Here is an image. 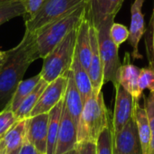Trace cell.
<instances>
[{
    "instance_id": "cell-27",
    "label": "cell",
    "mask_w": 154,
    "mask_h": 154,
    "mask_svg": "<svg viewBox=\"0 0 154 154\" xmlns=\"http://www.w3.org/2000/svg\"><path fill=\"white\" fill-rule=\"evenodd\" d=\"M145 32V47L149 60V67L154 69V6L148 29Z\"/></svg>"
},
{
    "instance_id": "cell-2",
    "label": "cell",
    "mask_w": 154,
    "mask_h": 154,
    "mask_svg": "<svg viewBox=\"0 0 154 154\" xmlns=\"http://www.w3.org/2000/svg\"><path fill=\"white\" fill-rule=\"evenodd\" d=\"M111 119L102 91L92 96L84 103L78 124V143L91 142L97 143L101 133L110 126Z\"/></svg>"
},
{
    "instance_id": "cell-7",
    "label": "cell",
    "mask_w": 154,
    "mask_h": 154,
    "mask_svg": "<svg viewBox=\"0 0 154 154\" xmlns=\"http://www.w3.org/2000/svg\"><path fill=\"white\" fill-rule=\"evenodd\" d=\"M115 109L110 124L112 141L134 116L136 103L134 97L126 90H125L119 84L115 86Z\"/></svg>"
},
{
    "instance_id": "cell-16",
    "label": "cell",
    "mask_w": 154,
    "mask_h": 154,
    "mask_svg": "<svg viewBox=\"0 0 154 154\" xmlns=\"http://www.w3.org/2000/svg\"><path fill=\"white\" fill-rule=\"evenodd\" d=\"M64 104L78 128V124L82 113L84 103L81 95L75 84L74 78L70 69L68 72V85L64 96Z\"/></svg>"
},
{
    "instance_id": "cell-39",
    "label": "cell",
    "mask_w": 154,
    "mask_h": 154,
    "mask_svg": "<svg viewBox=\"0 0 154 154\" xmlns=\"http://www.w3.org/2000/svg\"><path fill=\"white\" fill-rule=\"evenodd\" d=\"M6 1H9V0H0V3H3V2H6Z\"/></svg>"
},
{
    "instance_id": "cell-11",
    "label": "cell",
    "mask_w": 154,
    "mask_h": 154,
    "mask_svg": "<svg viewBox=\"0 0 154 154\" xmlns=\"http://www.w3.org/2000/svg\"><path fill=\"white\" fill-rule=\"evenodd\" d=\"M143 3L144 0H134L131 5V23L128 41L133 49L131 56L134 60L143 59V55L139 52V43L146 31L144 15L143 13Z\"/></svg>"
},
{
    "instance_id": "cell-24",
    "label": "cell",
    "mask_w": 154,
    "mask_h": 154,
    "mask_svg": "<svg viewBox=\"0 0 154 154\" xmlns=\"http://www.w3.org/2000/svg\"><path fill=\"white\" fill-rule=\"evenodd\" d=\"M25 10L21 0H9L0 3V25L9 20L24 15Z\"/></svg>"
},
{
    "instance_id": "cell-26",
    "label": "cell",
    "mask_w": 154,
    "mask_h": 154,
    "mask_svg": "<svg viewBox=\"0 0 154 154\" xmlns=\"http://www.w3.org/2000/svg\"><path fill=\"white\" fill-rule=\"evenodd\" d=\"M138 87L142 95L145 89H149L150 93L154 94V69L151 67L143 68L140 69L138 79Z\"/></svg>"
},
{
    "instance_id": "cell-4",
    "label": "cell",
    "mask_w": 154,
    "mask_h": 154,
    "mask_svg": "<svg viewBox=\"0 0 154 154\" xmlns=\"http://www.w3.org/2000/svg\"><path fill=\"white\" fill-rule=\"evenodd\" d=\"M115 18L116 17L114 16H106L95 22L89 20L95 25L97 32L98 49L103 67L104 84L112 82L114 87L118 84V71L122 64L118 54L119 47H117L112 41L109 33L110 27L115 22Z\"/></svg>"
},
{
    "instance_id": "cell-31",
    "label": "cell",
    "mask_w": 154,
    "mask_h": 154,
    "mask_svg": "<svg viewBox=\"0 0 154 154\" xmlns=\"http://www.w3.org/2000/svg\"><path fill=\"white\" fill-rule=\"evenodd\" d=\"M46 0H21L24 10V21L31 20L35 16V14L41 10L42 6Z\"/></svg>"
},
{
    "instance_id": "cell-10",
    "label": "cell",
    "mask_w": 154,
    "mask_h": 154,
    "mask_svg": "<svg viewBox=\"0 0 154 154\" xmlns=\"http://www.w3.org/2000/svg\"><path fill=\"white\" fill-rule=\"evenodd\" d=\"M49 113L29 117L26 123V140L40 154H46Z\"/></svg>"
},
{
    "instance_id": "cell-1",
    "label": "cell",
    "mask_w": 154,
    "mask_h": 154,
    "mask_svg": "<svg viewBox=\"0 0 154 154\" xmlns=\"http://www.w3.org/2000/svg\"><path fill=\"white\" fill-rule=\"evenodd\" d=\"M5 60L0 69V112L9 106L14 91L30 65L40 59L33 32H24L21 42L5 51Z\"/></svg>"
},
{
    "instance_id": "cell-23",
    "label": "cell",
    "mask_w": 154,
    "mask_h": 154,
    "mask_svg": "<svg viewBox=\"0 0 154 154\" xmlns=\"http://www.w3.org/2000/svg\"><path fill=\"white\" fill-rule=\"evenodd\" d=\"M41 75L40 73L28 79L25 80H22L19 85L17 86L14 94L12 97V100L10 102L9 107L11 108V110L15 113L16 110L19 108V106H21V104L23 103V101L27 97V96L33 90V88L36 87V85L39 83V81L41 80Z\"/></svg>"
},
{
    "instance_id": "cell-28",
    "label": "cell",
    "mask_w": 154,
    "mask_h": 154,
    "mask_svg": "<svg viewBox=\"0 0 154 154\" xmlns=\"http://www.w3.org/2000/svg\"><path fill=\"white\" fill-rule=\"evenodd\" d=\"M109 33L112 41L115 42V44L117 47H120L121 44L126 42L129 39V34H130L129 29L125 25L115 22L112 23L110 27Z\"/></svg>"
},
{
    "instance_id": "cell-21",
    "label": "cell",
    "mask_w": 154,
    "mask_h": 154,
    "mask_svg": "<svg viewBox=\"0 0 154 154\" xmlns=\"http://www.w3.org/2000/svg\"><path fill=\"white\" fill-rule=\"evenodd\" d=\"M26 123L27 119L17 121L4 136L3 141L5 147V152H11L21 149L26 138Z\"/></svg>"
},
{
    "instance_id": "cell-8",
    "label": "cell",
    "mask_w": 154,
    "mask_h": 154,
    "mask_svg": "<svg viewBox=\"0 0 154 154\" xmlns=\"http://www.w3.org/2000/svg\"><path fill=\"white\" fill-rule=\"evenodd\" d=\"M68 85V73L49 83L42 92L39 101L31 112L30 117L49 113L62 98H64Z\"/></svg>"
},
{
    "instance_id": "cell-18",
    "label": "cell",
    "mask_w": 154,
    "mask_h": 154,
    "mask_svg": "<svg viewBox=\"0 0 154 154\" xmlns=\"http://www.w3.org/2000/svg\"><path fill=\"white\" fill-rule=\"evenodd\" d=\"M75 84L81 95L83 103H85L93 94V87L88 70L81 65L76 53L74 55L70 67Z\"/></svg>"
},
{
    "instance_id": "cell-12",
    "label": "cell",
    "mask_w": 154,
    "mask_h": 154,
    "mask_svg": "<svg viewBox=\"0 0 154 154\" xmlns=\"http://www.w3.org/2000/svg\"><path fill=\"white\" fill-rule=\"evenodd\" d=\"M78 128L71 116L69 114L65 104L63 106L60 129L57 138L56 149L54 154H63L77 147Z\"/></svg>"
},
{
    "instance_id": "cell-34",
    "label": "cell",
    "mask_w": 154,
    "mask_h": 154,
    "mask_svg": "<svg viewBox=\"0 0 154 154\" xmlns=\"http://www.w3.org/2000/svg\"><path fill=\"white\" fill-rule=\"evenodd\" d=\"M5 57H6V52L0 50V69L2 68V66L5 60Z\"/></svg>"
},
{
    "instance_id": "cell-3",
    "label": "cell",
    "mask_w": 154,
    "mask_h": 154,
    "mask_svg": "<svg viewBox=\"0 0 154 154\" xmlns=\"http://www.w3.org/2000/svg\"><path fill=\"white\" fill-rule=\"evenodd\" d=\"M85 9L84 3L66 16L33 32L40 58L44 59L72 30L78 27L85 14Z\"/></svg>"
},
{
    "instance_id": "cell-30",
    "label": "cell",
    "mask_w": 154,
    "mask_h": 154,
    "mask_svg": "<svg viewBox=\"0 0 154 154\" xmlns=\"http://www.w3.org/2000/svg\"><path fill=\"white\" fill-rule=\"evenodd\" d=\"M97 154H113V141L110 126L101 133L97 141Z\"/></svg>"
},
{
    "instance_id": "cell-20",
    "label": "cell",
    "mask_w": 154,
    "mask_h": 154,
    "mask_svg": "<svg viewBox=\"0 0 154 154\" xmlns=\"http://www.w3.org/2000/svg\"><path fill=\"white\" fill-rule=\"evenodd\" d=\"M134 119L137 125L138 135L142 146L143 154H148L151 142V128L147 113L144 107L139 105V102L135 103L134 108Z\"/></svg>"
},
{
    "instance_id": "cell-22",
    "label": "cell",
    "mask_w": 154,
    "mask_h": 154,
    "mask_svg": "<svg viewBox=\"0 0 154 154\" xmlns=\"http://www.w3.org/2000/svg\"><path fill=\"white\" fill-rule=\"evenodd\" d=\"M48 84L49 83H47L44 79H41V80L36 85V87L33 88V90L27 96V97L23 101V103L21 104L19 108L14 113L18 121L23 120V119H28L30 117L31 112L32 111L33 107L39 101L42 92L44 91V89L46 88Z\"/></svg>"
},
{
    "instance_id": "cell-35",
    "label": "cell",
    "mask_w": 154,
    "mask_h": 154,
    "mask_svg": "<svg viewBox=\"0 0 154 154\" xmlns=\"http://www.w3.org/2000/svg\"><path fill=\"white\" fill-rule=\"evenodd\" d=\"M5 153V147L3 139H1V140H0V154Z\"/></svg>"
},
{
    "instance_id": "cell-32",
    "label": "cell",
    "mask_w": 154,
    "mask_h": 154,
    "mask_svg": "<svg viewBox=\"0 0 154 154\" xmlns=\"http://www.w3.org/2000/svg\"><path fill=\"white\" fill-rule=\"evenodd\" d=\"M77 154H97V143L91 142L78 143Z\"/></svg>"
},
{
    "instance_id": "cell-37",
    "label": "cell",
    "mask_w": 154,
    "mask_h": 154,
    "mask_svg": "<svg viewBox=\"0 0 154 154\" xmlns=\"http://www.w3.org/2000/svg\"><path fill=\"white\" fill-rule=\"evenodd\" d=\"M63 154H77V147L75 149H73V150H71L69 152H65V153Z\"/></svg>"
},
{
    "instance_id": "cell-25",
    "label": "cell",
    "mask_w": 154,
    "mask_h": 154,
    "mask_svg": "<svg viewBox=\"0 0 154 154\" xmlns=\"http://www.w3.org/2000/svg\"><path fill=\"white\" fill-rule=\"evenodd\" d=\"M143 97V107L147 113L150 128H151V142L148 154H154V94L150 93Z\"/></svg>"
},
{
    "instance_id": "cell-19",
    "label": "cell",
    "mask_w": 154,
    "mask_h": 154,
    "mask_svg": "<svg viewBox=\"0 0 154 154\" xmlns=\"http://www.w3.org/2000/svg\"><path fill=\"white\" fill-rule=\"evenodd\" d=\"M64 106V98H62L50 112L48 124V136H47V150L46 154H54L56 149L57 138L60 129V118Z\"/></svg>"
},
{
    "instance_id": "cell-6",
    "label": "cell",
    "mask_w": 154,
    "mask_h": 154,
    "mask_svg": "<svg viewBox=\"0 0 154 154\" xmlns=\"http://www.w3.org/2000/svg\"><path fill=\"white\" fill-rule=\"evenodd\" d=\"M84 3V0H46L35 16L25 21V31L35 32L47 24L70 14Z\"/></svg>"
},
{
    "instance_id": "cell-17",
    "label": "cell",
    "mask_w": 154,
    "mask_h": 154,
    "mask_svg": "<svg viewBox=\"0 0 154 154\" xmlns=\"http://www.w3.org/2000/svg\"><path fill=\"white\" fill-rule=\"evenodd\" d=\"M124 1L125 0H99L92 5H86V15L92 22L106 16L116 17Z\"/></svg>"
},
{
    "instance_id": "cell-29",
    "label": "cell",
    "mask_w": 154,
    "mask_h": 154,
    "mask_svg": "<svg viewBox=\"0 0 154 154\" xmlns=\"http://www.w3.org/2000/svg\"><path fill=\"white\" fill-rule=\"evenodd\" d=\"M14 113L9 106L0 112V140L4 138L6 133L17 122Z\"/></svg>"
},
{
    "instance_id": "cell-38",
    "label": "cell",
    "mask_w": 154,
    "mask_h": 154,
    "mask_svg": "<svg viewBox=\"0 0 154 154\" xmlns=\"http://www.w3.org/2000/svg\"><path fill=\"white\" fill-rule=\"evenodd\" d=\"M19 151H20V149L19 150H16V151H14V152H5V154H18Z\"/></svg>"
},
{
    "instance_id": "cell-36",
    "label": "cell",
    "mask_w": 154,
    "mask_h": 154,
    "mask_svg": "<svg viewBox=\"0 0 154 154\" xmlns=\"http://www.w3.org/2000/svg\"><path fill=\"white\" fill-rule=\"evenodd\" d=\"M86 5H92V4H95L96 2L99 1V0H84Z\"/></svg>"
},
{
    "instance_id": "cell-13",
    "label": "cell",
    "mask_w": 154,
    "mask_h": 154,
    "mask_svg": "<svg viewBox=\"0 0 154 154\" xmlns=\"http://www.w3.org/2000/svg\"><path fill=\"white\" fill-rule=\"evenodd\" d=\"M140 69H141L131 62L130 52H125L124 63L121 64L118 71L117 83L126 90L136 102H139L140 98L143 96L141 94L138 87Z\"/></svg>"
},
{
    "instance_id": "cell-9",
    "label": "cell",
    "mask_w": 154,
    "mask_h": 154,
    "mask_svg": "<svg viewBox=\"0 0 154 154\" xmlns=\"http://www.w3.org/2000/svg\"><path fill=\"white\" fill-rule=\"evenodd\" d=\"M113 154H143L134 115L113 140Z\"/></svg>"
},
{
    "instance_id": "cell-14",
    "label": "cell",
    "mask_w": 154,
    "mask_h": 154,
    "mask_svg": "<svg viewBox=\"0 0 154 154\" xmlns=\"http://www.w3.org/2000/svg\"><path fill=\"white\" fill-rule=\"evenodd\" d=\"M90 42H91V60L88 69L92 87L93 93L99 94L104 86V75L101 58L98 49L97 32L95 25L90 22Z\"/></svg>"
},
{
    "instance_id": "cell-5",
    "label": "cell",
    "mask_w": 154,
    "mask_h": 154,
    "mask_svg": "<svg viewBox=\"0 0 154 154\" xmlns=\"http://www.w3.org/2000/svg\"><path fill=\"white\" fill-rule=\"evenodd\" d=\"M77 28L72 30L44 59L41 78L51 83L57 78L63 76L70 69L75 55Z\"/></svg>"
},
{
    "instance_id": "cell-33",
    "label": "cell",
    "mask_w": 154,
    "mask_h": 154,
    "mask_svg": "<svg viewBox=\"0 0 154 154\" xmlns=\"http://www.w3.org/2000/svg\"><path fill=\"white\" fill-rule=\"evenodd\" d=\"M18 154H40L35 149H34V147L26 140V138H25V140H24V142H23V145H22V147H21V149H20V151H19V152Z\"/></svg>"
},
{
    "instance_id": "cell-15",
    "label": "cell",
    "mask_w": 154,
    "mask_h": 154,
    "mask_svg": "<svg viewBox=\"0 0 154 154\" xmlns=\"http://www.w3.org/2000/svg\"><path fill=\"white\" fill-rule=\"evenodd\" d=\"M75 53L81 65L88 70L91 60L90 21L85 14L77 27Z\"/></svg>"
}]
</instances>
